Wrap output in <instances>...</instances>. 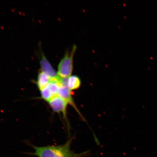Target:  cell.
<instances>
[{"mask_svg":"<svg viewBox=\"0 0 157 157\" xmlns=\"http://www.w3.org/2000/svg\"><path fill=\"white\" fill-rule=\"evenodd\" d=\"M73 140L72 137L64 144L58 146L37 147L32 145L35 152L29 154L38 157H84L89 155L90 151L76 153L71 150Z\"/></svg>","mask_w":157,"mask_h":157,"instance_id":"6da1fadb","label":"cell"},{"mask_svg":"<svg viewBox=\"0 0 157 157\" xmlns=\"http://www.w3.org/2000/svg\"><path fill=\"white\" fill-rule=\"evenodd\" d=\"M76 47L74 46L71 52H66L61 60L58 66L57 75L62 78H67L71 76L73 68V58Z\"/></svg>","mask_w":157,"mask_h":157,"instance_id":"7a4b0ae2","label":"cell"},{"mask_svg":"<svg viewBox=\"0 0 157 157\" xmlns=\"http://www.w3.org/2000/svg\"><path fill=\"white\" fill-rule=\"evenodd\" d=\"M49 105L54 112L62 113L64 119L67 120V102L57 95L54 96L48 102Z\"/></svg>","mask_w":157,"mask_h":157,"instance_id":"3957f363","label":"cell"},{"mask_svg":"<svg viewBox=\"0 0 157 157\" xmlns=\"http://www.w3.org/2000/svg\"><path fill=\"white\" fill-rule=\"evenodd\" d=\"M57 95L63 99L67 102L68 105H70L75 110L78 114L80 117L84 121H85L84 117L82 116V113H80L79 110L76 106L73 97H72L70 90L68 89L67 86H61L59 90Z\"/></svg>","mask_w":157,"mask_h":157,"instance_id":"277c9868","label":"cell"},{"mask_svg":"<svg viewBox=\"0 0 157 157\" xmlns=\"http://www.w3.org/2000/svg\"><path fill=\"white\" fill-rule=\"evenodd\" d=\"M41 56L40 70L48 75L52 79L56 78L57 76V73H56L44 54L42 53Z\"/></svg>","mask_w":157,"mask_h":157,"instance_id":"5b68a950","label":"cell"},{"mask_svg":"<svg viewBox=\"0 0 157 157\" xmlns=\"http://www.w3.org/2000/svg\"><path fill=\"white\" fill-rule=\"evenodd\" d=\"M52 78L48 75L40 70L39 72L36 84L40 91L42 90L50 83Z\"/></svg>","mask_w":157,"mask_h":157,"instance_id":"8992f818","label":"cell"},{"mask_svg":"<svg viewBox=\"0 0 157 157\" xmlns=\"http://www.w3.org/2000/svg\"><path fill=\"white\" fill-rule=\"evenodd\" d=\"M81 85V80L78 76L72 75L68 78L67 86L71 91L78 89Z\"/></svg>","mask_w":157,"mask_h":157,"instance_id":"52a82bcc","label":"cell"},{"mask_svg":"<svg viewBox=\"0 0 157 157\" xmlns=\"http://www.w3.org/2000/svg\"><path fill=\"white\" fill-rule=\"evenodd\" d=\"M40 94L41 99L48 102L55 96L51 92L47 86L40 91Z\"/></svg>","mask_w":157,"mask_h":157,"instance_id":"ba28073f","label":"cell"}]
</instances>
